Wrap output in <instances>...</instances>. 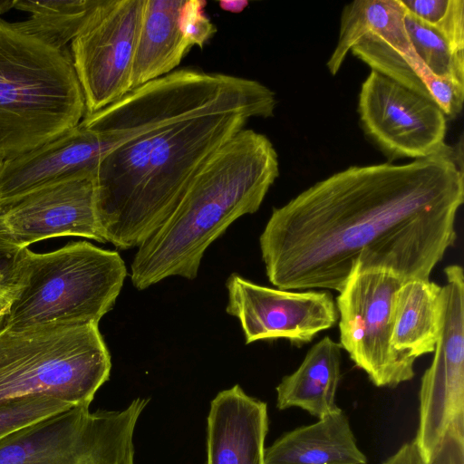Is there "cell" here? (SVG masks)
Returning a JSON list of instances; mask_svg holds the SVG:
<instances>
[{"label": "cell", "instance_id": "obj_15", "mask_svg": "<svg viewBox=\"0 0 464 464\" xmlns=\"http://www.w3.org/2000/svg\"><path fill=\"white\" fill-rule=\"evenodd\" d=\"M89 406H76L0 440V464H80Z\"/></svg>", "mask_w": 464, "mask_h": 464}, {"label": "cell", "instance_id": "obj_23", "mask_svg": "<svg viewBox=\"0 0 464 464\" xmlns=\"http://www.w3.org/2000/svg\"><path fill=\"white\" fill-rule=\"evenodd\" d=\"M405 27L415 54L432 73L464 83V53L455 52L437 31L407 12Z\"/></svg>", "mask_w": 464, "mask_h": 464}, {"label": "cell", "instance_id": "obj_33", "mask_svg": "<svg viewBox=\"0 0 464 464\" xmlns=\"http://www.w3.org/2000/svg\"><path fill=\"white\" fill-rule=\"evenodd\" d=\"M4 311V310H3ZM2 312V311H1Z\"/></svg>", "mask_w": 464, "mask_h": 464}, {"label": "cell", "instance_id": "obj_5", "mask_svg": "<svg viewBox=\"0 0 464 464\" xmlns=\"http://www.w3.org/2000/svg\"><path fill=\"white\" fill-rule=\"evenodd\" d=\"M0 312V402L48 396L90 406L111 359L97 324L8 326Z\"/></svg>", "mask_w": 464, "mask_h": 464}, {"label": "cell", "instance_id": "obj_4", "mask_svg": "<svg viewBox=\"0 0 464 464\" xmlns=\"http://www.w3.org/2000/svg\"><path fill=\"white\" fill-rule=\"evenodd\" d=\"M85 113L70 51L0 18V161L60 137Z\"/></svg>", "mask_w": 464, "mask_h": 464}, {"label": "cell", "instance_id": "obj_30", "mask_svg": "<svg viewBox=\"0 0 464 464\" xmlns=\"http://www.w3.org/2000/svg\"><path fill=\"white\" fill-rule=\"evenodd\" d=\"M430 464H464V431H450Z\"/></svg>", "mask_w": 464, "mask_h": 464}, {"label": "cell", "instance_id": "obj_27", "mask_svg": "<svg viewBox=\"0 0 464 464\" xmlns=\"http://www.w3.org/2000/svg\"><path fill=\"white\" fill-rule=\"evenodd\" d=\"M411 64L432 101L441 110L446 118L457 117L463 107L464 83L435 75L417 55L412 57Z\"/></svg>", "mask_w": 464, "mask_h": 464}, {"label": "cell", "instance_id": "obj_26", "mask_svg": "<svg viewBox=\"0 0 464 464\" xmlns=\"http://www.w3.org/2000/svg\"><path fill=\"white\" fill-rule=\"evenodd\" d=\"M73 406L48 396H31L0 402V440Z\"/></svg>", "mask_w": 464, "mask_h": 464}, {"label": "cell", "instance_id": "obj_19", "mask_svg": "<svg viewBox=\"0 0 464 464\" xmlns=\"http://www.w3.org/2000/svg\"><path fill=\"white\" fill-rule=\"evenodd\" d=\"M440 289L430 280L412 279L403 282L395 293L392 345L411 362L435 350Z\"/></svg>", "mask_w": 464, "mask_h": 464}, {"label": "cell", "instance_id": "obj_31", "mask_svg": "<svg viewBox=\"0 0 464 464\" xmlns=\"http://www.w3.org/2000/svg\"><path fill=\"white\" fill-rule=\"evenodd\" d=\"M382 464H428L421 456L414 440L404 443Z\"/></svg>", "mask_w": 464, "mask_h": 464}, {"label": "cell", "instance_id": "obj_1", "mask_svg": "<svg viewBox=\"0 0 464 464\" xmlns=\"http://www.w3.org/2000/svg\"><path fill=\"white\" fill-rule=\"evenodd\" d=\"M460 160L446 145L404 164L351 166L274 208L259 237L269 282L339 293L355 268L430 280L457 239Z\"/></svg>", "mask_w": 464, "mask_h": 464}, {"label": "cell", "instance_id": "obj_25", "mask_svg": "<svg viewBox=\"0 0 464 464\" xmlns=\"http://www.w3.org/2000/svg\"><path fill=\"white\" fill-rule=\"evenodd\" d=\"M405 11L429 25L457 53H464L463 0H400Z\"/></svg>", "mask_w": 464, "mask_h": 464}, {"label": "cell", "instance_id": "obj_22", "mask_svg": "<svg viewBox=\"0 0 464 464\" xmlns=\"http://www.w3.org/2000/svg\"><path fill=\"white\" fill-rule=\"evenodd\" d=\"M98 0L12 1L11 8L30 13L13 24L59 50H68Z\"/></svg>", "mask_w": 464, "mask_h": 464}, {"label": "cell", "instance_id": "obj_7", "mask_svg": "<svg viewBox=\"0 0 464 464\" xmlns=\"http://www.w3.org/2000/svg\"><path fill=\"white\" fill-rule=\"evenodd\" d=\"M403 282L385 269L355 268L336 298L339 343L377 387L394 388L415 375V362L392 345L393 299Z\"/></svg>", "mask_w": 464, "mask_h": 464}, {"label": "cell", "instance_id": "obj_16", "mask_svg": "<svg viewBox=\"0 0 464 464\" xmlns=\"http://www.w3.org/2000/svg\"><path fill=\"white\" fill-rule=\"evenodd\" d=\"M265 464H367L346 414L340 409L313 424L282 434L265 449Z\"/></svg>", "mask_w": 464, "mask_h": 464}, {"label": "cell", "instance_id": "obj_14", "mask_svg": "<svg viewBox=\"0 0 464 464\" xmlns=\"http://www.w3.org/2000/svg\"><path fill=\"white\" fill-rule=\"evenodd\" d=\"M267 405L236 384L210 403L207 464H265Z\"/></svg>", "mask_w": 464, "mask_h": 464}, {"label": "cell", "instance_id": "obj_11", "mask_svg": "<svg viewBox=\"0 0 464 464\" xmlns=\"http://www.w3.org/2000/svg\"><path fill=\"white\" fill-rule=\"evenodd\" d=\"M226 286V312L238 319L246 344L275 339L306 343L332 328L339 318L336 304L327 291L272 288L236 273L227 278Z\"/></svg>", "mask_w": 464, "mask_h": 464}, {"label": "cell", "instance_id": "obj_13", "mask_svg": "<svg viewBox=\"0 0 464 464\" xmlns=\"http://www.w3.org/2000/svg\"><path fill=\"white\" fill-rule=\"evenodd\" d=\"M111 150L100 133L79 123L27 153L0 161V209L43 188L95 172Z\"/></svg>", "mask_w": 464, "mask_h": 464}, {"label": "cell", "instance_id": "obj_20", "mask_svg": "<svg viewBox=\"0 0 464 464\" xmlns=\"http://www.w3.org/2000/svg\"><path fill=\"white\" fill-rule=\"evenodd\" d=\"M406 11L400 0H356L341 13L338 40L326 67L335 75L352 47L372 34L406 53L414 51L405 27Z\"/></svg>", "mask_w": 464, "mask_h": 464}, {"label": "cell", "instance_id": "obj_3", "mask_svg": "<svg viewBox=\"0 0 464 464\" xmlns=\"http://www.w3.org/2000/svg\"><path fill=\"white\" fill-rule=\"evenodd\" d=\"M279 176L277 152L263 133L243 129L218 150L179 201L140 246L130 266L138 290L169 276L197 277L208 247L237 218L256 212Z\"/></svg>", "mask_w": 464, "mask_h": 464}, {"label": "cell", "instance_id": "obj_6", "mask_svg": "<svg viewBox=\"0 0 464 464\" xmlns=\"http://www.w3.org/2000/svg\"><path fill=\"white\" fill-rule=\"evenodd\" d=\"M117 251L87 241L26 251L18 293L4 314L14 328L97 324L111 311L127 276Z\"/></svg>", "mask_w": 464, "mask_h": 464}, {"label": "cell", "instance_id": "obj_8", "mask_svg": "<svg viewBox=\"0 0 464 464\" xmlns=\"http://www.w3.org/2000/svg\"><path fill=\"white\" fill-rule=\"evenodd\" d=\"M440 293V333L419 392V424L413 440L430 464L446 435L464 431V276L459 265L444 269Z\"/></svg>", "mask_w": 464, "mask_h": 464}, {"label": "cell", "instance_id": "obj_12", "mask_svg": "<svg viewBox=\"0 0 464 464\" xmlns=\"http://www.w3.org/2000/svg\"><path fill=\"white\" fill-rule=\"evenodd\" d=\"M0 232L23 247L62 237L106 243L97 207L95 172L43 188L3 208Z\"/></svg>", "mask_w": 464, "mask_h": 464}, {"label": "cell", "instance_id": "obj_24", "mask_svg": "<svg viewBox=\"0 0 464 464\" xmlns=\"http://www.w3.org/2000/svg\"><path fill=\"white\" fill-rule=\"evenodd\" d=\"M350 52L366 63L372 71L383 74L432 101L423 83L409 63V56L415 53H406L372 34L361 38Z\"/></svg>", "mask_w": 464, "mask_h": 464}, {"label": "cell", "instance_id": "obj_21", "mask_svg": "<svg viewBox=\"0 0 464 464\" xmlns=\"http://www.w3.org/2000/svg\"><path fill=\"white\" fill-rule=\"evenodd\" d=\"M149 401L137 398L123 411H90L88 440L80 464H134L133 433Z\"/></svg>", "mask_w": 464, "mask_h": 464}, {"label": "cell", "instance_id": "obj_32", "mask_svg": "<svg viewBox=\"0 0 464 464\" xmlns=\"http://www.w3.org/2000/svg\"><path fill=\"white\" fill-rule=\"evenodd\" d=\"M248 1L246 0H232V1H219L218 5L219 7L227 12L233 13V14H238L241 13L246 9V7L248 5Z\"/></svg>", "mask_w": 464, "mask_h": 464}, {"label": "cell", "instance_id": "obj_29", "mask_svg": "<svg viewBox=\"0 0 464 464\" xmlns=\"http://www.w3.org/2000/svg\"><path fill=\"white\" fill-rule=\"evenodd\" d=\"M203 0H184L180 8L179 29L190 47H202L217 32L216 25L204 12Z\"/></svg>", "mask_w": 464, "mask_h": 464}, {"label": "cell", "instance_id": "obj_28", "mask_svg": "<svg viewBox=\"0 0 464 464\" xmlns=\"http://www.w3.org/2000/svg\"><path fill=\"white\" fill-rule=\"evenodd\" d=\"M27 249L0 232V312L9 307L18 293Z\"/></svg>", "mask_w": 464, "mask_h": 464}, {"label": "cell", "instance_id": "obj_10", "mask_svg": "<svg viewBox=\"0 0 464 464\" xmlns=\"http://www.w3.org/2000/svg\"><path fill=\"white\" fill-rule=\"evenodd\" d=\"M365 134L390 159H422L445 146L447 118L432 101L371 71L358 97Z\"/></svg>", "mask_w": 464, "mask_h": 464}, {"label": "cell", "instance_id": "obj_2", "mask_svg": "<svg viewBox=\"0 0 464 464\" xmlns=\"http://www.w3.org/2000/svg\"><path fill=\"white\" fill-rule=\"evenodd\" d=\"M276 93L258 81L176 69L80 122L113 147L95 170L107 242L138 247L164 222L211 156L252 118H270Z\"/></svg>", "mask_w": 464, "mask_h": 464}, {"label": "cell", "instance_id": "obj_17", "mask_svg": "<svg viewBox=\"0 0 464 464\" xmlns=\"http://www.w3.org/2000/svg\"><path fill=\"white\" fill-rule=\"evenodd\" d=\"M342 347L329 336L314 344L299 367L276 386L279 410L300 408L317 419L340 410L336 393L342 378Z\"/></svg>", "mask_w": 464, "mask_h": 464}, {"label": "cell", "instance_id": "obj_18", "mask_svg": "<svg viewBox=\"0 0 464 464\" xmlns=\"http://www.w3.org/2000/svg\"><path fill=\"white\" fill-rule=\"evenodd\" d=\"M184 0H146L131 72V90L175 71L190 46L179 17Z\"/></svg>", "mask_w": 464, "mask_h": 464}, {"label": "cell", "instance_id": "obj_9", "mask_svg": "<svg viewBox=\"0 0 464 464\" xmlns=\"http://www.w3.org/2000/svg\"><path fill=\"white\" fill-rule=\"evenodd\" d=\"M146 0H98L70 54L87 114L116 102L131 91V72Z\"/></svg>", "mask_w": 464, "mask_h": 464}]
</instances>
